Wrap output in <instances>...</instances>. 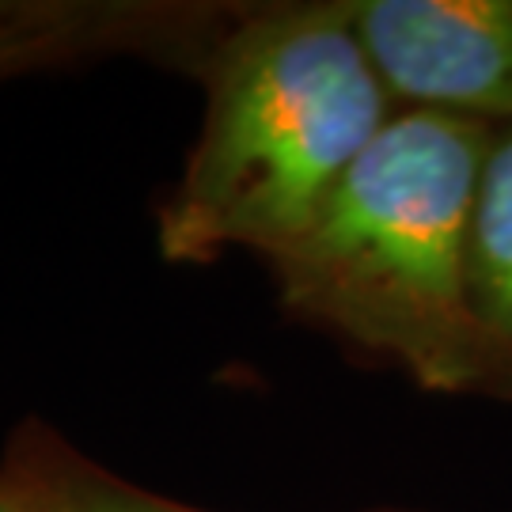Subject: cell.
Here are the masks:
<instances>
[{"label":"cell","instance_id":"5b68a950","mask_svg":"<svg viewBox=\"0 0 512 512\" xmlns=\"http://www.w3.org/2000/svg\"><path fill=\"white\" fill-rule=\"evenodd\" d=\"M118 19L114 12H84V8H27L0 4V73L23 69L38 57H50L65 46H76L88 27Z\"/></svg>","mask_w":512,"mask_h":512},{"label":"cell","instance_id":"3957f363","mask_svg":"<svg viewBox=\"0 0 512 512\" xmlns=\"http://www.w3.org/2000/svg\"><path fill=\"white\" fill-rule=\"evenodd\" d=\"M399 110L512 126V0H349Z\"/></svg>","mask_w":512,"mask_h":512},{"label":"cell","instance_id":"6da1fadb","mask_svg":"<svg viewBox=\"0 0 512 512\" xmlns=\"http://www.w3.org/2000/svg\"><path fill=\"white\" fill-rule=\"evenodd\" d=\"M395 110L349 0L239 16L205 57L202 133L160 213L164 258H281Z\"/></svg>","mask_w":512,"mask_h":512},{"label":"cell","instance_id":"7a4b0ae2","mask_svg":"<svg viewBox=\"0 0 512 512\" xmlns=\"http://www.w3.org/2000/svg\"><path fill=\"white\" fill-rule=\"evenodd\" d=\"M494 126L395 110L308 236L274 258L285 308L399 365L433 395H482L467 243Z\"/></svg>","mask_w":512,"mask_h":512},{"label":"cell","instance_id":"52a82bcc","mask_svg":"<svg viewBox=\"0 0 512 512\" xmlns=\"http://www.w3.org/2000/svg\"><path fill=\"white\" fill-rule=\"evenodd\" d=\"M0 512H73V501H61L38 486H0Z\"/></svg>","mask_w":512,"mask_h":512},{"label":"cell","instance_id":"8992f818","mask_svg":"<svg viewBox=\"0 0 512 512\" xmlns=\"http://www.w3.org/2000/svg\"><path fill=\"white\" fill-rule=\"evenodd\" d=\"M73 512H198V509H186V505H175V501H164V497H152V494H137V490H126V486H99V490H88L84 497H76Z\"/></svg>","mask_w":512,"mask_h":512},{"label":"cell","instance_id":"277c9868","mask_svg":"<svg viewBox=\"0 0 512 512\" xmlns=\"http://www.w3.org/2000/svg\"><path fill=\"white\" fill-rule=\"evenodd\" d=\"M467 304L482 353V395L512 403V126L494 129L478 179Z\"/></svg>","mask_w":512,"mask_h":512}]
</instances>
